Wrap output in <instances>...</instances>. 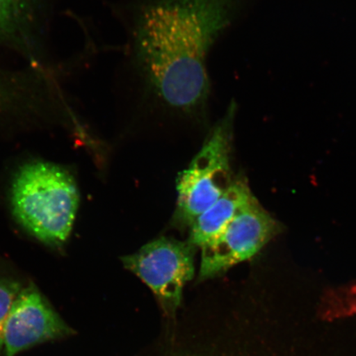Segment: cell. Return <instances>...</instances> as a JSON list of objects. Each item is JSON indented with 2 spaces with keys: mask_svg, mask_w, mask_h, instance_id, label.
Here are the masks:
<instances>
[{
  "mask_svg": "<svg viewBox=\"0 0 356 356\" xmlns=\"http://www.w3.org/2000/svg\"><path fill=\"white\" fill-rule=\"evenodd\" d=\"M250 0H136L127 24L132 72L152 113L206 122L207 60Z\"/></svg>",
  "mask_w": 356,
  "mask_h": 356,
  "instance_id": "obj_1",
  "label": "cell"
},
{
  "mask_svg": "<svg viewBox=\"0 0 356 356\" xmlns=\"http://www.w3.org/2000/svg\"><path fill=\"white\" fill-rule=\"evenodd\" d=\"M195 248L188 241L163 237L122 261L149 287L163 308L172 314L181 304L185 284L194 277Z\"/></svg>",
  "mask_w": 356,
  "mask_h": 356,
  "instance_id": "obj_5",
  "label": "cell"
},
{
  "mask_svg": "<svg viewBox=\"0 0 356 356\" xmlns=\"http://www.w3.org/2000/svg\"><path fill=\"white\" fill-rule=\"evenodd\" d=\"M38 0H0V42H19L28 35Z\"/></svg>",
  "mask_w": 356,
  "mask_h": 356,
  "instance_id": "obj_8",
  "label": "cell"
},
{
  "mask_svg": "<svg viewBox=\"0 0 356 356\" xmlns=\"http://www.w3.org/2000/svg\"><path fill=\"white\" fill-rule=\"evenodd\" d=\"M282 231V225L255 198L215 238L200 248L199 282L215 278L251 259Z\"/></svg>",
  "mask_w": 356,
  "mask_h": 356,
  "instance_id": "obj_4",
  "label": "cell"
},
{
  "mask_svg": "<svg viewBox=\"0 0 356 356\" xmlns=\"http://www.w3.org/2000/svg\"><path fill=\"white\" fill-rule=\"evenodd\" d=\"M11 200L17 220L35 238L53 246L68 238L79 195L65 169L44 162L26 164L13 181Z\"/></svg>",
  "mask_w": 356,
  "mask_h": 356,
  "instance_id": "obj_2",
  "label": "cell"
},
{
  "mask_svg": "<svg viewBox=\"0 0 356 356\" xmlns=\"http://www.w3.org/2000/svg\"><path fill=\"white\" fill-rule=\"evenodd\" d=\"M255 198L244 178L234 180L229 189L190 226L188 241L195 248H202Z\"/></svg>",
  "mask_w": 356,
  "mask_h": 356,
  "instance_id": "obj_7",
  "label": "cell"
},
{
  "mask_svg": "<svg viewBox=\"0 0 356 356\" xmlns=\"http://www.w3.org/2000/svg\"><path fill=\"white\" fill-rule=\"evenodd\" d=\"M70 327L34 286L22 289L3 328V350L15 356L31 347L72 336Z\"/></svg>",
  "mask_w": 356,
  "mask_h": 356,
  "instance_id": "obj_6",
  "label": "cell"
},
{
  "mask_svg": "<svg viewBox=\"0 0 356 356\" xmlns=\"http://www.w3.org/2000/svg\"><path fill=\"white\" fill-rule=\"evenodd\" d=\"M237 111V104L231 101L188 168L178 177L177 210L173 219L177 225L190 227L232 184L231 153Z\"/></svg>",
  "mask_w": 356,
  "mask_h": 356,
  "instance_id": "obj_3",
  "label": "cell"
},
{
  "mask_svg": "<svg viewBox=\"0 0 356 356\" xmlns=\"http://www.w3.org/2000/svg\"><path fill=\"white\" fill-rule=\"evenodd\" d=\"M25 92L19 80L0 73V113H8L20 106Z\"/></svg>",
  "mask_w": 356,
  "mask_h": 356,
  "instance_id": "obj_9",
  "label": "cell"
},
{
  "mask_svg": "<svg viewBox=\"0 0 356 356\" xmlns=\"http://www.w3.org/2000/svg\"><path fill=\"white\" fill-rule=\"evenodd\" d=\"M15 280L0 278V351L3 350V328L13 304L22 291Z\"/></svg>",
  "mask_w": 356,
  "mask_h": 356,
  "instance_id": "obj_10",
  "label": "cell"
}]
</instances>
